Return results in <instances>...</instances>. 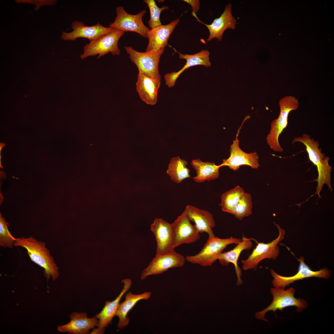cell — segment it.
Wrapping results in <instances>:
<instances>
[{
	"mask_svg": "<svg viewBox=\"0 0 334 334\" xmlns=\"http://www.w3.org/2000/svg\"><path fill=\"white\" fill-rule=\"evenodd\" d=\"M297 142L301 143L305 145L308 158L317 167L318 177L315 181L317 182L318 185L314 195H318L319 198H320V193L324 184L327 185L330 191H332L331 174L332 168L329 164L330 158L322 152L321 149L319 148L318 142L311 138L308 134H304L301 137L294 138L292 143Z\"/></svg>",
	"mask_w": 334,
	"mask_h": 334,
	"instance_id": "cell-1",
	"label": "cell"
},
{
	"mask_svg": "<svg viewBox=\"0 0 334 334\" xmlns=\"http://www.w3.org/2000/svg\"><path fill=\"white\" fill-rule=\"evenodd\" d=\"M45 245L43 242L32 237L17 238L14 244L25 248L31 260L44 268L43 273L47 280L51 276L54 281L59 275L58 269Z\"/></svg>",
	"mask_w": 334,
	"mask_h": 334,
	"instance_id": "cell-2",
	"label": "cell"
},
{
	"mask_svg": "<svg viewBox=\"0 0 334 334\" xmlns=\"http://www.w3.org/2000/svg\"><path fill=\"white\" fill-rule=\"evenodd\" d=\"M299 104L298 100L293 96H286L280 100L279 116L277 119L272 122L269 133L266 137L267 144L270 148L274 151L278 152L283 151L284 149L279 142V136L287 126L290 112L297 109Z\"/></svg>",
	"mask_w": 334,
	"mask_h": 334,
	"instance_id": "cell-3",
	"label": "cell"
},
{
	"mask_svg": "<svg viewBox=\"0 0 334 334\" xmlns=\"http://www.w3.org/2000/svg\"><path fill=\"white\" fill-rule=\"evenodd\" d=\"M241 239L231 237L221 238L216 237L208 238L201 250L193 255H187L186 258L187 261L202 266H211L216 260L218 256L228 246L237 244Z\"/></svg>",
	"mask_w": 334,
	"mask_h": 334,
	"instance_id": "cell-4",
	"label": "cell"
},
{
	"mask_svg": "<svg viewBox=\"0 0 334 334\" xmlns=\"http://www.w3.org/2000/svg\"><path fill=\"white\" fill-rule=\"evenodd\" d=\"M271 292L273 297L272 301L267 307L256 313L255 317L258 319L268 322L265 315L269 311L275 313L277 310L282 311L286 307L295 306L297 312H301L308 306V304L304 300L294 297L295 290L293 288L286 290L283 288H271Z\"/></svg>",
	"mask_w": 334,
	"mask_h": 334,
	"instance_id": "cell-5",
	"label": "cell"
},
{
	"mask_svg": "<svg viewBox=\"0 0 334 334\" xmlns=\"http://www.w3.org/2000/svg\"><path fill=\"white\" fill-rule=\"evenodd\" d=\"M124 32L113 29L111 31L104 34L97 39L90 41L84 46L83 53L80 56L82 59L88 57L98 55L99 58L101 56L111 53L113 55H119L120 50L118 42Z\"/></svg>",
	"mask_w": 334,
	"mask_h": 334,
	"instance_id": "cell-6",
	"label": "cell"
},
{
	"mask_svg": "<svg viewBox=\"0 0 334 334\" xmlns=\"http://www.w3.org/2000/svg\"><path fill=\"white\" fill-rule=\"evenodd\" d=\"M277 227L279 232L278 237L270 242L264 243L259 242L252 238L257 243L251 254L245 260H242V268L246 270L256 268L259 263L266 259H276L279 255V248L278 243L284 238L285 231L279 225L274 222Z\"/></svg>",
	"mask_w": 334,
	"mask_h": 334,
	"instance_id": "cell-7",
	"label": "cell"
},
{
	"mask_svg": "<svg viewBox=\"0 0 334 334\" xmlns=\"http://www.w3.org/2000/svg\"><path fill=\"white\" fill-rule=\"evenodd\" d=\"M124 48L129 55L131 61L136 66L139 72L161 80L158 66L160 57L164 49L158 51L141 52L135 50L131 46H125Z\"/></svg>",
	"mask_w": 334,
	"mask_h": 334,
	"instance_id": "cell-8",
	"label": "cell"
},
{
	"mask_svg": "<svg viewBox=\"0 0 334 334\" xmlns=\"http://www.w3.org/2000/svg\"><path fill=\"white\" fill-rule=\"evenodd\" d=\"M146 12V10H143L136 14L132 15L127 13L123 6H119L116 9L115 20L110 24L109 27L124 32H135L147 38V33L150 29L144 24L142 20Z\"/></svg>",
	"mask_w": 334,
	"mask_h": 334,
	"instance_id": "cell-9",
	"label": "cell"
},
{
	"mask_svg": "<svg viewBox=\"0 0 334 334\" xmlns=\"http://www.w3.org/2000/svg\"><path fill=\"white\" fill-rule=\"evenodd\" d=\"M300 263L298 269L294 275L290 276H285L277 274L274 270L270 269L272 276L273 278L272 283L275 288L284 289L294 281L310 277L328 279L331 272L326 268L318 271H314L305 263L304 257H301L297 258Z\"/></svg>",
	"mask_w": 334,
	"mask_h": 334,
	"instance_id": "cell-10",
	"label": "cell"
},
{
	"mask_svg": "<svg viewBox=\"0 0 334 334\" xmlns=\"http://www.w3.org/2000/svg\"><path fill=\"white\" fill-rule=\"evenodd\" d=\"M186 258L174 250L168 253L156 255L148 266L143 271L140 277L141 280L152 275L161 274L169 269L183 266Z\"/></svg>",
	"mask_w": 334,
	"mask_h": 334,
	"instance_id": "cell-11",
	"label": "cell"
},
{
	"mask_svg": "<svg viewBox=\"0 0 334 334\" xmlns=\"http://www.w3.org/2000/svg\"><path fill=\"white\" fill-rule=\"evenodd\" d=\"M243 123L238 131L235 139L230 148V155L227 159L223 160L220 165L221 167H228L234 171L237 170L242 165L249 166L253 169H258L260 165L259 163V156L256 152L249 153L242 151L239 147L238 136Z\"/></svg>",
	"mask_w": 334,
	"mask_h": 334,
	"instance_id": "cell-12",
	"label": "cell"
},
{
	"mask_svg": "<svg viewBox=\"0 0 334 334\" xmlns=\"http://www.w3.org/2000/svg\"><path fill=\"white\" fill-rule=\"evenodd\" d=\"M173 234V248L183 244L195 242L200 238L199 233L190 222L185 209L171 224Z\"/></svg>",
	"mask_w": 334,
	"mask_h": 334,
	"instance_id": "cell-13",
	"label": "cell"
},
{
	"mask_svg": "<svg viewBox=\"0 0 334 334\" xmlns=\"http://www.w3.org/2000/svg\"><path fill=\"white\" fill-rule=\"evenodd\" d=\"M157 243L156 255L165 254L174 250L173 234L171 224L156 218L150 226Z\"/></svg>",
	"mask_w": 334,
	"mask_h": 334,
	"instance_id": "cell-14",
	"label": "cell"
},
{
	"mask_svg": "<svg viewBox=\"0 0 334 334\" xmlns=\"http://www.w3.org/2000/svg\"><path fill=\"white\" fill-rule=\"evenodd\" d=\"M71 27L73 29L72 32L69 33L62 32L61 37L62 39L75 41L78 38L82 37L88 39L91 41L113 29L105 27L99 22L96 25L89 26H86L82 21H78L72 22Z\"/></svg>",
	"mask_w": 334,
	"mask_h": 334,
	"instance_id": "cell-15",
	"label": "cell"
},
{
	"mask_svg": "<svg viewBox=\"0 0 334 334\" xmlns=\"http://www.w3.org/2000/svg\"><path fill=\"white\" fill-rule=\"evenodd\" d=\"M179 58L185 59L186 62L183 67L178 71H173L167 73L165 75L164 78L166 84L169 87L172 88L175 84L176 80L180 75L189 67L197 65H202L206 67L211 66L209 60L210 53L208 50H203L193 54H183L177 51Z\"/></svg>",
	"mask_w": 334,
	"mask_h": 334,
	"instance_id": "cell-16",
	"label": "cell"
},
{
	"mask_svg": "<svg viewBox=\"0 0 334 334\" xmlns=\"http://www.w3.org/2000/svg\"><path fill=\"white\" fill-rule=\"evenodd\" d=\"M69 317L71 319L69 322L58 326V332L74 334H88L91 329L97 327L99 324L97 318L95 316L88 318L85 312H74Z\"/></svg>",
	"mask_w": 334,
	"mask_h": 334,
	"instance_id": "cell-17",
	"label": "cell"
},
{
	"mask_svg": "<svg viewBox=\"0 0 334 334\" xmlns=\"http://www.w3.org/2000/svg\"><path fill=\"white\" fill-rule=\"evenodd\" d=\"M179 22V20L177 19L166 25L162 24L150 29L147 33L148 42L146 52L165 49L171 33Z\"/></svg>",
	"mask_w": 334,
	"mask_h": 334,
	"instance_id": "cell-18",
	"label": "cell"
},
{
	"mask_svg": "<svg viewBox=\"0 0 334 334\" xmlns=\"http://www.w3.org/2000/svg\"><path fill=\"white\" fill-rule=\"evenodd\" d=\"M231 7V4H228L220 16L215 19L210 24L203 23L198 19L196 14L193 15L198 20L205 25L208 29L209 35L207 41H210L215 38L220 41L222 39L224 32L226 29H234L235 28L237 21L232 15Z\"/></svg>",
	"mask_w": 334,
	"mask_h": 334,
	"instance_id": "cell-19",
	"label": "cell"
},
{
	"mask_svg": "<svg viewBox=\"0 0 334 334\" xmlns=\"http://www.w3.org/2000/svg\"><path fill=\"white\" fill-rule=\"evenodd\" d=\"M161 81L138 72L136 90L140 98L147 104L153 105L156 103Z\"/></svg>",
	"mask_w": 334,
	"mask_h": 334,
	"instance_id": "cell-20",
	"label": "cell"
},
{
	"mask_svg": "<svg viewBox=\"0 0 334 334\" xmlns=\"http://www.w3.org/2000/svg\"><path fill=\"white\" fill-rule=\"evenodd\" d=\"M185 209L189 219L195 223L194 225L199 233L205 232L209 238L215 236L212 228L215 227V223L211 213L189 205L186 206Z\"/></svg>",
	"mask_w": 334,
	"mask_h": 334,
	"instance_id": "cell-21",
	"label": "cell"
},
{
	"mask_svg": "<svg viewBox=\"0 0 334 334\" xmlns=\"http://www.w3.org/2000/svg\"><path fill=\"white\" fill-rule=\"evenodd\" d=\"M251 238L245 237L243 234L241 241L233 249L227 252H222L218 256V260L220 263L223 266L228 265L230 263H233L234 266L236 274L238 285L242 284V281L241 279L242 271L239 267L238 261L241 252L245 250H249L252 246Z\"/></svg>",
	"mask_w": 334,
	"mask_h": 334,
	"instance_id": "cell-22",
	"label": "cell"
},
{
	"mask_svg": "<svg viewBox=\"0 0 334 334\" xmlns=\"http://www.w3.org/2000/svg\"><path fill=\"white\" fill-rule=\"evenodd\" d=\"M122 282L123 284V288L118 296L112 301H106L102 310L96 314L95 316L99 320L98 328L105 329L111 323L113 318L115 316L120 300L131 287L132 281L130 279H124Z\"/></svg>",
	"mask_w": 334,
	"mask_h": 334,
	"instance_id": "cell-23",
	"label": "cell"
},
{
	"mask_svg": "<svg viewBox=\"0 0 334 334\" xmlns=\"http://www.w3.org/2000/svg\"><path fill=\"white\" fill-rule=\"evenodd\" d=\"M151 294L150 292L138 294H134L129 292L126 294L125 300L119 304L115 315L119 318L118 324V329H122L128 325L130 319L127 316L128 314L136 304L141 300L148 299Z\"/></svg>",
	"mask_w": 334,
	"mask_h": 334,
	"instance_id": "cell-24",
	"label": "cell"
},
{
	"mask_svg": "<svg viewBox=\"0 0 334 334\" xmlns=\"http://www.w3.org/2000/svg\"><path fill=\"white\" fill-rule=\"evenodd\" d=\"M191 165L196 173V176L193 178L197 183L210 181L219 177L220 165H217L212 162H203L199 159L193 160Z\"/></svg>",
	"mask_w": 334,
	"mask_h": 334,
	"instance_id": "cell-25",
	"label": "cell"
},
{
	"mask_svg": "<svg viewBox=\"0 0 334 334\" xmlns=\"http://www.w3.org/2000/svg\"><path fill=\"white\" fill-rule=\"evenodd\" d=\"M187 162L179 156L173 157L170 160L167 173L171 179L177 183H180L184 180L190 178V170L186 167Z\"/></svg>",
	"mask_w": 334,
	"mask_h": 334,
	"instance_id": "cell-26",
	"label": "cell"
},
{
	"mask_svg": "<svg viewBox=\"0 0 334 334\" xmlns=\"http://www.w3.org/2000/svg\"><path fill=\"white\" fill-rule=\"evenodd\" d=\"M245 193L243 188L237 186L223 194L220 204L222 211L232 214L235 207Z\"/></svg>",
	"mask_w": 334,
	"mask_h": 334,
	"instance_id": "cell-27",
	"label": "cell"
},
{
	"mask_svg": "<svg viewBox=\"0 0 334 334\" xmlns=\"http://www.w3.org/2000/svg\"><path fill=\"white\" fill-rule=\"evenodd\" d=\"M252 204L251 195L245 192L235 207L232 214L236 218L242 220L252 213Z\"/></svg>",
	"mask_w": 334,
	"mask_h": 334,
	"instance_id": "cell-28",
	"label": "cell"
},
{
	"mask_svg": "<svg viewBox=\"0 0 334 334\" xmlns=\"http://www.w3.org/2000/svg\"><path fill=\"white\" fill-rule=\"evenodd\" d=\"M143 2L148 6L150 11V18L148 23L149 27L152 29L162 25L160 19L161 12L163 10L169 9L167 6L158 7L154 0H145Z\"/></svg>",
	"mask_w": 334,
	"mask_h": 334,
	"instance_id": "cell-29",
	"label": "cell"
},
{
	"mask_svg": "<svg viewBox=\"0 0 334 334\" xmlns=\"http://www.w3.org/2000/svg\"><path fill=\"white\" fill-rule=\"evenodd\" d=\"M8 224L0 214V245L5 247L12 248L16 238L9 232Z\"/></svg>",
	"mask_w": 334,
	"mask_h": 334,
	"instance_id": "cell-30",
	"label": "cell"
},
{
	"mask_svg": "<svg viewBox=\"0 0 334 334\" xmlns=\"http://www.w3.org/2000/svg\"><path fill=\"white\" fill-rule=\"evenodd\" d=\"M184 2L190 4L192 10V14H196L199 9L200 2L197 0H184Z\"/></svg>",
	"mask_w": 334,
	"mask_h": 334,
	"instance_id": "cell-31",
	"label": "cell"
},
{
	"mask_svg": "<svg viewBox=\"0 0 334 334\" xmlns=\"http://www.w3.org/2000/svg\"><path fill=\"white\" fill-rule=\"evenodd\" d=\"M105 329H101L97 327L96 328H94L90 334H103L104 333Z\"/></svg>",
	"mask_w": 334,
	"mask_h": 334,
	"instance_id": "cell-32",
	"label": "cell"
}]
</instances>
